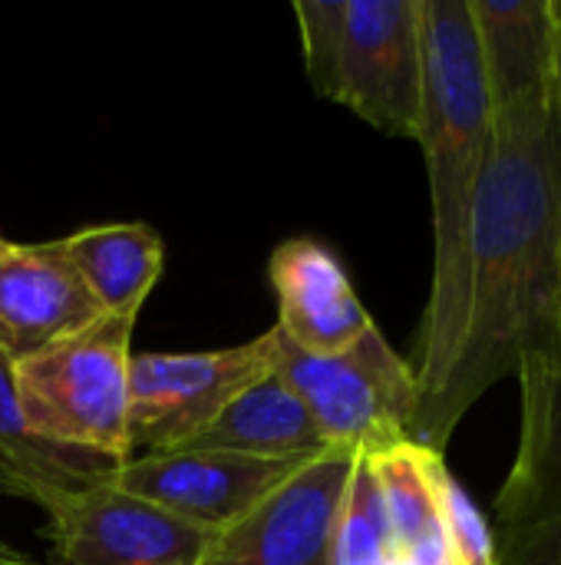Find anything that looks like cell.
I'll return each mask as SVG.
<instances>
[{"label": "cell", "instance_id": "13", "mask_svg": "<svg viewBox=\"0 0 561 565\" xmlns=\"http://www.w3.org/2000/svg\"><path fill=\"white\" fill-rule=\"evenodd\" d=\"M493 119L552 93L555 0H470Z\"/></svg>", "mask_w": 561, "mask_h": 565}, {"label": "cell", "instance_id": "22", "mask_svg": "<svg viewBox=\"0 0 561 565\" xmlns=\"http://www.w3.org/2000/svg\"><path fill=\"white\" fill-rule=\"evenodd\" d=\"M10 248H13V242H10V238H3V235H0V258H3V255H7V252H10Z\"/></svg>", "mask_w": 561, "mask_h": 565}, {"label": "cell", "instance_id": "12", "mask_svg": "<svg viewBox=\"0 0 561 565\" xmlns=\"http://www.w3.org/2000/svg\"><path fill=\"white\" fill-rule=\"evenodd\" d=\"M271 285L278 291V331L308 354L331 358L360 341L374 318L360 305L344 265L314 238H288L271 252Z\"/></svg>", "mask_w": 561, "mask_h": 565}, {"label": "cell", "instance_id": "11", "mask_svg": "<svg viewBox=\"0 0 561 565\" xmlns=\"http://www.w3.org/2000/svg\"><path fill=\"white\" fill-rule=\"evenodd\" d=\"M63 238L13 245L0 258V354L20 364L103 318Z\"/></svg>", "mask_w": 561, "mask_h": 565}, {"label": "cell", "instance_id": "3", "mask_svg": "<svg viewBox=\"0 0 561 565\" xmlns=\"http://www.w3.org/2000/svg\"><path fill=\"white\" fill-rule=\"evenodd\" d=\"M311 86L374 129L417 139L423 122L420 0H294Z\"/></svg>", "mask_w": 561, "mask_h": 565}, {"label": "cell", "instance_id": "4", "mask_svg": "<svg viewBox=\"0 0 561 565\" xmlns=\"http://www.w3.org/2000/svg\"><path fill=\"white\" fill-rule=\"evenodd\" d=\"M139 311H106L89 328L13 364L26 427L53 444L129 460V364Z\"/></svg>", "mask_w": 561, "mask_h": 565}, {"label": "cell", "instance_id": "18", "mask_svg": "<svg viewBox=\"0 0 561 565\" xmlns=\"http://www.w3.org/2000/svg\"><path fill=\"white\" fill-rule=\"evenodd\" d=\"M331 565H397L370 457H357L334 523Z\"/></svg>", "mask_w": 561, "mask_h": 565}, {"label": "cell", "instance_id": "17", "mask_svg": "<svg viewBox=\"0 0 561 565\" xmlns=\"http://www.w3.org/2000/svg\"><path fill=\"white\" fill-rule=\"evenodd\" d=\"M63 248L103 311H142L165 268L162 235L145 222L93 225L66 235Z\"/></svg>", "mask_w": 561, "mask_h": 565}, {"label": "cell", "instance_id": "7", "mask_svg": "<svg viewBox=\"0 0 561 565\" xmlns=\"http://www.w3.org/2000/svg\"><path fill=\"white\" fill-rule=\"evenodd\" d=\"M519 381V447L493 507V563L561 565V371L529 361Z\"/></svg>", "mask_w": 561, "mask_h": 565}, {"label": "cell", "instance_id": "1", "mask_svg": "<svg viewBox=\"0 0 561 565\" xmlns=\"http://www.w3.org/2000/svg\"><path fill=\"white\" fill-rule=\"evenodd\" d=\"M529 361L561 371V169L552 93L493 119L473 209L463 344L443 394L417 420L413 444L443 454L466 411Z\"/></svg>", "mask_w": 561, "mask_h": 565}, {"label": "cell", "instance_id": "10", "mask_svg": "<svg viewBox=\"0 0 561 565\" xmlns=\"http://www.w3.org/2000/svg\"><path fill=\"white\" fill-rule=\"evenodd\" d=\"M308 460H261L228 450L175 447L132 457L112 470L109 483L162 513L215 533L248 513Z\"/></svg>", "mask_w": 561, "mask_h": 565}, {"label": "cell", "instance_id": "15", "mask_svg": "<svg viewBox=\"0 0 561 565\" xmlns=\"http://www.w3.org/2000/svg\"><path fill=\"white\" fill-rule=\"evenodd\" d=\"M185 447L261 460H311L327 450L304 401L281 371L251 384Z\"/></svg>", "mask_w": 561, "mask_h": 565}, {"label": "cell", "instance_id": "6", "mask_svg": "<svg viewBox=\"0 0 561 565\" xmlns=\"http://www.w3.org/2000/svg\"><path fill=\"white\" fill-rule=\"evenodd\" d=\"M281 354L278 328L218 351L132 354L129 460L192 444L235 397L274 374Z\"/></svg>", "mask_w": 561, "mask_h": 565}, {"label": "cell", "instance_id": "20", "mask_svg": "<svg viewBox=\"0 0 561 565\" xmlns=\"http://www.w3.org/2000/svg\"><path fill=\"white\" fill-rule=\"evenodd\" d=\"M552 126L561 169V0H555V66H552Z\"/></svg>", "mask_w": 561, "mask_h": 565}, {"label": "cell", "instance_id": "19", "mask_svg": "<svg viewBox=\"0 0 561 565\" xmlns=\"http://www.w3.org/2000/svg\"><path fill=\"white\" fill-rule=\"evenodd\" d=\"M433 487H436V503L453 543V553L460 565H496L493 563V536H489V523L483 520V513L476 510V503L470 500V493L456 483V477L450 473L446 460L436 457L433 463Z\"/></svg>", "mask_w": 561, "mask_h": 565}, {"label": "cell", "instance_id": "14", "mask_svg": "<svg viewBox=\"0 0 561 565\" xmlns=\"http://www.w3.org/2000/svg\"><path fill=\"white\" fill-rule=\"evenodd\" d=\"M112 470V460L43 440L26 427L13 387V364L0 354V493L43 510L63 493L106 483Z\"/></svg>", "mask_w": 561, "mask_h": 565}, {"label": "cell", "instance_id": "5", "mask_svg": "<svg viewBox=\"0 0 561 565\" xmlns=\"http://www.w3.org/2000/svg\"><path fill=\"white\" fill-rule=\"evenodd\" d=\"M278 371L304 401L327 450L380 457L413 444L417 374L377 324L331 358H308L284 341Z\"/></svg>", "mask_w": 561, "mask_h": 565}, {"label": "cell", "instance_id": "21", "mask_svg": "<svg viewBox=\"0 0 561 565\" xmlns=\"http://www.w3.org/2000/svg\"><path fill=\"white\" fill-rule=\"evenodd\" d=\"M0 565H36L23 550H17L13 543H7L3 536H0Z\"/></svg>", "mask_w": 561, "mask_h": 565}, {"label": "cell", "instance_id": "9", "mask_svg": "<svg viewBox=\"0 0 561 565\" xmlns=\"http://www.w3.org/2000/svg\"><path fill=\"white\" fill-rule=\"evenodd\" d=\"M50 565H192L208 533L116 490L109 480L43 507Z\"/></svg>", "mask_w": 561, "mask_h": 565}, {"label": "cell", "instance_id": "2", "mask_svg": "<svg viewBox=\"0 0 561 565\" xmlns=\"http://www.w3.org/2000/svg\"><path fill=\"white\" fill-rule=\"evenodd\" d=\"M420 26L423 122L417 142L427 156L433 202V285L413 361L420 387L417 420L436 404L460 358L473 209L493 142V113L470 0H420Z\"/></svg>", "mask_w": 561, "mask_h": 565}, {"label": "cell", "instance_id": "8", "mask_svg": "<svg viewBox=\"0 0 561 565\" xmlns=\"http://www.w3.org/2000/svg\"><path fill=\"white\" fill-rule=\"evenodd\" d=\"M354 454L324 450L248 513L208 533L192 565H331L334 523Z\"/></svg>", "mask_w": 561, "mask_h": 565}, {"label": "cell", "instance_id": "16", "mask_svg": "<svg viewBox=\"0 0 561 565\" xmlns=\"http://www.w3.org/2000/svg\"><path fill=\"white\" fill-rule=\"evenodd\" d=\"M436 457L443 454L417 444H403L390 454L370 457L397 565H460L436 503Z\"/></svg>", "mask_w": 561, "mask_h": 565}]
</instances>
